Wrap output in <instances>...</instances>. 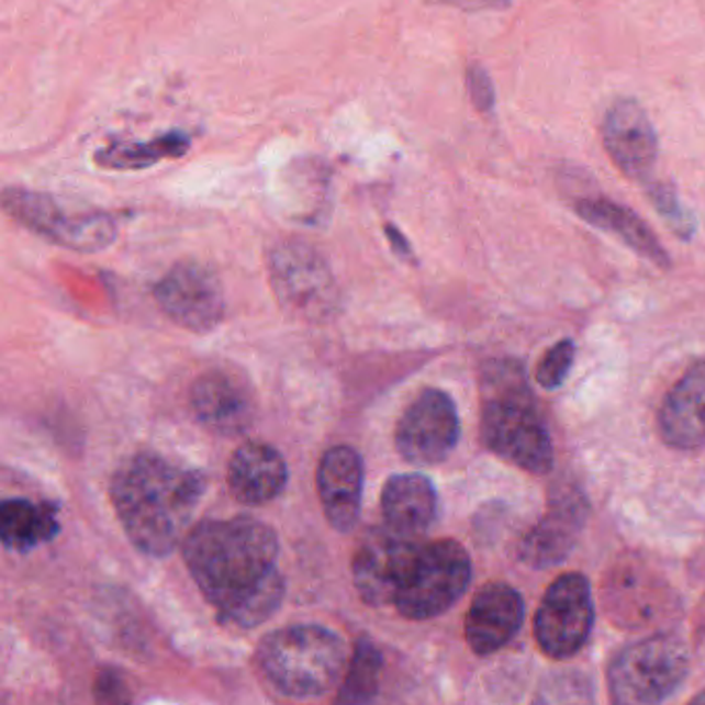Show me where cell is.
<instances>
[{"label": "cell", "instance_id": "24", "mask_svg": "<svg viewBox=\"0 0 705 705\" xmlns=\"http://www.w3.org/2000/svg\"><path fill=\"white\" fill-rule=\"evenodd\" d=\"M191 147L184 133H166L149 142H116L98 149L96 161L104 170H145L161 159L182 158Z\"/></svg>", "mask_w": 705, "mask_h": 705}, {"label": "cell", "instance_id": "31", "mask_svg": "<svg viewBox=\"0 0 705 705\" xmlns=\"http://www.w3.org/2000/svg\"><path fill=\"white\" fill-rule=\"evenodd\" d=\"M441 4H451L463 11H480V9H503L510 0H439Z\"/></svg>", "mask_w": 705, "mask_h": 705}, {"label": "cell", "instance_id": "14", "mask_svg": "<svg viewBox=\"0 0 705 705\" xmlns=\"http://www.w3.org/2000/svg\"><path fill=\"white\" fill-rule=\"evenodd\" d=\"M189 404L197 423L226 439L245 435L259 407L247 372L228 365L201 372L191 385Z\"/></svg>", "mask_w": 705, "mask_h": 705}, {"label": "cell", "instance_id": "12", "mask_svg": "<svg viewBox=\"0 0 705 705\" xmlns=\"http://www.w3.org/2000/svg\"><path fill=\"white\" fill-rule=\"evenodd\" d=\"M459 433L454 398L443 389L426 388L410 402L395 424V449L407 463L437 466L451 456Z\"/></svg>", "mask_w": 705, "mask_h": 705}, {"label": "cell", "instance_id": "1", "mask_svg": "<svg viewBox=\"0 0 705 705\" xmlns=\"http://www.w3.org/2000/svg\"><path fill=\"white\" fill-rule=\"evenodd\" d=\"M180 547L189 575L222 625L248 631L280 611L286 598L280 540L264 519H203Z\"/></svg>", "mask_w": 705, "mask_h": 705}, {"label": "cell", "instance_id": "5", "mask_svg": "<svg viewBox=\"0 0 705 705\" xmlns=\"http://www.w3.org/2000/svg\"><path fill=\"white\" fill-rule=\"evenodd\" d=\"M267 276L280 311L296 323L323 325L342 311L332 265L306 240L282 238L269 248Z\"/></svg>", "mask_w": 705, "mask_h": 705}, {"label": "cell", "instance_id": "23", "mask_svg": "<svg viewBox=\"0 0 705 705\" xmlns=\"http://www.w3.org/2000/svg\"><path fill=\"white\" fill-rule=\"evenodd\" d=\"M60 531L58 507L32 499H4L0 505V540L7 550L30 552L54 540Z\"/></svg>", "mask_w": 705, "mask_h": 705}, {"label": "cell", "instance_id": "25", "mask_svg": "<svg viewBox=\"0 0 705 705\" xmlns=\"http://www.w3.org/2000/svg\"><path fill=\"white\" fill-rule=\"evenodd\" d=\"M383 652L371 637H358L354 644L348 669L335 693V704H369L381 687Z\"/></svg>", "mask_w": 705, "mask_h": 705}, {"label": "cell", "instance_id": "9", "mask_svg": "<svg viewBox=\"0 0 705 705\" xmlns=\"http://www.w3.org/2000/svg\"><path fill=\"white\" fill-rule=\"evenodd\" d=\"M606 617L625 631H648L664 625L679 611L669 580L641 559H620L602 580Z\"/></svg>", "mask_w": 705, "mask_h": 705}, {"label": "cell", "instance_id": "4", "mask_svg": "<svg viewBox=\"0 0 705 705\" xmlns=\"http://www.w3.org/2000/svg\"><path fill=\"white\" fill-rule=\"evenodd\" d=\"M350 653L346 639L329 627L286 625L257 644L255 669L280 697L313 702L337 691Z\"/></svg>", "mask_w": 705, "mask_h": 705}, {"label": "cell", "instance_id": "13", "mask_svg": "<svg viewBox=\"0 0 705 705\" xmlns=\"http://www.w3.org/2000/svg\"><path fill=\"white\" fill-rule=\"evenodd\" d=\"M161 313L191 334H210L226 315L220 278L208 265L180 261L154 286Z\"/></svg>", "mask_w": 705, "mask_h": 705}, {"label": "cell", "instance_id": "28", "mask_svg": "<svg viewBox=\"0 0 705 705\" xmlns=\"http://www.w3.org/2000/svg\"><path fill=\"white\" fill-rule=\"evenodd\" d=\"M91 693L98 704H131L135 700L133 679L116 667H102L98 670Z\"/></svg>", "mask_w": 705, "mask_h": 705}, {"label": "cell", "instance_id": "7", "mask_svg": "<svg viewBox=\"0 0 705 705\" xmlns=\"http://www.w3.org/2000/svg\"><path fill=\"white\" fill-rule=\"evenodd\" d=\"M472 582V559L454 538L423 542L395 596V611L407 620L441 617Z\"/></svg>", "mask_w": 705, "mask_h": 705}, {"label": "cell", "instance_id": "2", "mask_svg": "<svg viewBox=\"0 0 705 705\" xmlns=\"http://www.w3.org/2000/svg\"><path fill=\"white\" fill-rule=\"evenodd\" d=\"M205 493L208 478L201 470L156 451L123 459L108 489L128 542L154 559L182 545Z\"/></svg>", "mask_w": 705, "mask_h": 705}, {"label": "cell", "instance_id": "8", "mask_svg": "<svg viewBox=\"0 0 705 705\" xmlns=\"http://www.w3.org/2000/svg\"><path fill=\"white\" fill-rule=\"evenodd\" d=\"M2 210L23 228L75 253H100L116 240L119 232L110 213L65 212L51 194L19 187L2 191Z\"/></svg>", "mask_w": 705, "mask_h": 705}, {"label": "cell", "instance_id": "29", "mask_svg": "<svg viewBox=\"0 0 705 705\" xmlns=\"http://www.w3.org/2000/svg\"><path fill=\"white\" fill-rule=\"evenodd\" d=\"M466 86H468L470 100H472V104H474L478 112H482V114L493 112L494 102H496L493 79H491V75L486 72L482 65H470L468 67Z\"/></svg>", "mask_w": 705, "mask_h": 705}, {"label": "cell", "instance_id": "3", "mask_svg": "<svg viewBox=\"0 0 705 705\" xmlns=\"http://www.w3.org/2000/svg\"><path fill=\"white\" fill-rule=\"evenodd\" d=\"M480 437L496 458L529 474L552 468L550 433L517 360H494L482 372Z\"/></svg>", "mask_w": 705, "mask_h": 705}, {"label": "cell", "instance_id": "18", "mask_svg": "<svg viewBox=\"0 0 705 705\" xmlns=\"http://www.w3.org/2000/svg\"><path fill=\"white\" fill-rule=\"evenodd\" d=\"M524 623V598L505 582L484 583L468 608L463 634L477 656L503 650Z\"/></svg>", "mask_w": 705, "mask_h": 705}, {"label": "cell", "instance_id": "6", "mask_svg": "<svg viewBox=\"0 0 705 705\" xmlns=\"http://www.w3.org/2000/svg\"><path fill=\"white\" fill-rule=\"evenodd\" d=\"M689 652L670 631H656L625 646L608 664V693L615 704L653 705L667 702L685 683Z\"/></svg>", "mask_w": 705, "mask_h": 705}, {"label": "cell", "instance_id": "21", "mask_svg": "<svg viewBox=\"0 0 705 705\" xmlns=\"http://www.w3.org/2000/svg\"><path fill=\"white\" fill-rule=\"evenodd\" d=\"M381 513L389 528L421 538L439 513V494L423 474H395L381 493Z\"/></svg>", "mask_w": 705, "mask_h": 705}, {"label": "cell", "instance_id": "11", "mask_svg": "<svg viewBox=\"0 0 705 705\" xmlns=\"http://www.w3.org/2000/svg\"><path fill=\"white\" fill-rule=\"evenodd\" d=\"M421 545V538L404 536L388 524L362 534L352 557V582L358 598L372 608L393 606Z\"/></svg>", "mask_w": 705, "mask_h": 705}, {"label": "cell", "instance_id": "30", "mask_svg": "<svg viewBox=\"0 0 705 705\" xmlns=\"http://www.w3.org/2000/svg\"><path fill=\"white\" fill-rule=\"evenodd\" d=\"M385 234H388L389 245H391L393 253H395L398 257H402L404 261H414L412 245L407 243L406 236H404L400 230L391 226V224H385Z\"/></svg>", "mask_w": 705, "mask_h": 705}, {"label": "cell", "instance_id": "22", "mask_svg": "<svg viewBox=\"0 0 705 705\" xmlns=\"http://www.w3.org/2000/svg\"><path fill=\"white\" fill-rule=\"evenodd\" d=\"M575 212L594 228L606 230L617 234L618 238L644 259L658 265L660 269H669L670 257L660 240L656 238L650 226L625 205H618L608 197L588 194L575 199Z\"/></svg>", "mask_w": 705, "mask_h": 705}, {"label": "cell", "instance_id": "15", "mask_svg": "<svg viewBox=\"0 0 705 705\" xmlns=\"http://www.w3.org/2000/svg\"><path fill=\"white\" fill-rule=\"evenodd\" d=\"M588 501L578 489H557L538 524L522 536L517 557L531 569H550L563 563L582 534Z\"/></svg>", "mask_w": 705, "mask_h": 705}, {"label": "cell", "instance_id": "10", "mask_svg": "<svg viewBox=\"0 0 705 705\" xmlns=\"http://www.w3.org/2000/svg\"><path fill=\"white\" fill-rule=\"evenodd\" d=\"M594 598L582 573H564L548 585L534 617L536 644L552 660L582 652L594 627Z\"/></svg>", "mask_w": 705, "mask_h": 705}, {"label": "cell", "instance_id": "26", "mask_svg": "<svg viewBox=\"0 0 705 705\" xmlns=\"http://www.w3.org/2000/svg\"><path fill=\"white\" fill-rule=\"evenodd\" d=\"M648 194H650V199H652V205L656 208V212L660 213V217L667 222V226H669L681 240H691L693 234H695L697 224H695V220H693V215H691L687 208H683L676 189H674L670 182L656 180V182H652V184L648 187Z\"/></svg>", "mask_w": 705, "mask_h": 705}, {"label": "cell", "instance_id": "17", "mask_svg": "<svg viewBox=\"0 0 705 705\" xmlns=\"http://www.w3.org/2000/svg\"><path fill=\"white\" fill-rule=\"evenodd\" d=\"M365 463L348 445H335L318 459V503L327 524L339 534L356 528L362 507Z\"/></svg>", "mask_w": 705, "mask_h": 705}, {"label": "cell", "instance_id": "16", "mask_svg": "<svg viewBox=\"0 0 705 705\" xmlns=\"http://www.w3.org/2000/svg\"><path fill=\"white\" fill-rule=\"evenodd\" d=\"M602 143L618 170L631 180H646L658 159V137L644 107L618 100L602 121Z\"/></svg>", "mask_w": 705, "mask_h": 705}, {"label": "cell", "instance_id": "20", "mask_svg": "<svg viewBox=\"0 0 705 705\" xmlns=\"http://www.w3.org/2000/svg\"><path fill=\"white\" fill-rule=\"evenodd\" d=\"M228 491L243 505H265L283 493L288 463L282 454L264 441L243 443L230 458Z\"/></svg>", "mask_w": 705, "mask_h": 705}, {"label": "cell", "instance_id": "27", "mask_svg": "<svg viewBox=\"0 0 705 705\" xmlns=\"http://www.w3.org/2000/svg\"><path fill=\"white\" fill-rule=\"evenodd\" d=\"M573 358H575V342L569 337H564L561 342H557L552 348H548L536 367L538 385L542 389L561 388L571 367H573Z\"/></svg>", "mask_w": 705, "mask_h": 705}, {"label": "cell", "instance_id": "19", "mask_svg": "<svg viewBox=\"0 0 705 705\" xmlns=\"http://www.w3.org/2000/svg\"><path fill=\"white\" fill-rule=\"evenodd\" d=\"M658 430L674 449L705 447V360L689 367L669 389L658 410Z\"/></svg>", "mask_w": 705, "mask_h": 705}]
</instances>
